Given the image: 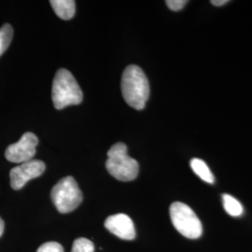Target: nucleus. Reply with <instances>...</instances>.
<instances>
[{
  "label": "nucleus",
  "instance_id": "obj_12",
  "mask_svg": "<svg viewBox=\"0 0 252 252\" xmlns=\"http://www.w3.org/2000/svg\"><path fill=\"white\" fill-rule=\"evenodd\" d=\"M13 36V29L9 24L4 25L0 28V56L9 48Z\"/></svg>",
  "mask_w": 252,
  "mask_h": 252
},
{
  "label": "nucleus",
  "instance_id": "obj_8",
  "mask_svg": "<svg viewBox=\"0 0 252 252\" xmlns=\"http://www.w3.org/2000/svg\"><path fill=\"white\" fill-rule=\"evenodd\" d=\"M105 227L111 234L124 240L135 238V225L131 218L124 213L108 217L105 221Z\"/></svg>",
  "mask_w": 252,
  "mask_h": 252
},
{
  "label": "nucleus",
  "instance_id": "obj_15",
  "mask_svg": "<svg viewBox=\"0 0 252 252\" xmlns=\"http://www.w3.org/2000/svg\"><path fill=\"white\" fill-rule=\"evenodd\" d=\"M167 7L174 11H179L183 9L188 3L187 0H167L165 1Z\"/></svg>",
  "mask_w": 252,
  "mask_h": 252
},
{
  "label": "nucleus",
  "instance_id": "obj_7",
  "mask_svg": "<svg viewBox=\"0 0 252 252\" xmlns=\"http://www.w3.org/2000/svg\"><path fill=\"white\" fill-rule=\"evenodd\" d=\"M45 171V163L40 160H30L20 163L9 172L10 186L13 189H21L29 180L36 179Z\"/></svg>",
  "mask_w": 252,
  "mask_h": 252
},
{
  "label": "nucleus",
  "instance_id": "obj_2",
  "mask_svg": "<svg viewBox=\"0 0 252 252\" xmlns=\"http://www.w3.org/2000/svg\"><path fill=\"white\" fill-rule=\"evenodd\" d=\"M52 98L56 109H63L71 105L81 104L83 94L80 85L71 73L66 69H59L55 74Z\"/></svg>",
  "mask_w": 252,
  "mask_h": 252
},
{
  "label": "nucleus",
  "instance_id": "obj_1",
  "mask_svg": "<svg viewBox=\"0 0 252 252\" xmlns=\"http://www.w3.org/2000/svg\"><path fill=\"white\" fill-rule=\"evenodd\" d=\"M122 93L130 107L137 110L145 108L150 96V84L139 66L131 64L126 67L122 77Z\"/></svg>",
  "mask_w": 252,
  "mask_h": 252
},
{
  "label": "nucleus",
  "instance_id": "obj_10",
  "mask_svg": "<svg viewBox=\"0 0 252 252\" xmlns=\"http://www.w3.org/2000/svg\"><path fill=\"white\" fill-rule=\"evenodd\" d=\"M190 167L192 171L194 172L199 178L202 180H204L207 183H214L215 178L210 171L209 167L207 166V163L204 162L203 160L198 159V158H193L190 160Z\"/></svg>",
  "mask_w": 252,
  "mask_h": 252
},
{
  "label": "nucleus",
  "instance_id": "obj_4",
  "mask_svg": "<svg viewBox=\"0 0 252 252\" xmlns=\"http://www.w3.org/2000/svg\"><path fill=\"white\" fill-rule=\"evenodd\" d=\"M170 219L176 230L189 239L199 238L203 234V226L194 211L181 202L173 203L170 208Z\"/></svg>",
  "mask_w": 252,
  "mask_h": 252
},
{
  "label": "nucleus",
  "instance_id": "obj_11",
  "mask_svg": "<svg viewBox=\"0 0 252 252\" xmlns=\"http://www.w3.org/2000/svg\"><path fill=\"white\" fill-rule=\"evenodd\" d=\"M222 202L223 207L226 212L233 217H239L243 214V207L237 199L234 198L230 194H223L222 195Z\"/></svg>",
  "mask_w": 252,
  "mask_h": 252
},
{
  "label": "nucleus",
  "instance_id": "obj_17",
  "mask_svg": "<svg viewBox=\"0 0 252 252\" xmlns=\"http://www.w3.org/2000/svg\"><path fill=\"white\" fill-rule=\"evenodd\" d=\"M4 228H5V224L3 220L0 218V237L2 236V234L4 233Z\"/></svg>",
  "mask_w": 252,
  "mask_h": 252
},
{
  "label": "nucleus",
  "instance_id": "obj_3",
  "mask_svg": "<svg viewBox=\"0 0 252 252\" xmlns=\"http://www.w3.org/2000/svg\"><path fill=\"white\" fill-rule=\"evenodd\" d=\"M106 167L113 178L121 181L135 180L139 171L138 162L128 156L126 145L121 142L109 149Z\"/></svg>",
  "mask_w": 252,
  "mask_h": 252
},
{
  "label": "nucleus",
  "instance_id": "obj_5",
  "mask_svg": "<svg viewBox=\"0 0 252 252\" xmlns=\"http://www.w3.org/2000/svg\"><path fill=\"white\" fill-rule=\"evenodd\" d=\"M51 197L57 210L63 214L75 210L83 199L78 183L72 177H65L56 183L52 189Z\"/></svg>",
  "mask_w": 252,
  "mask_h": 252
},
{
  "label": "nucleus",
  "instance_id": "obj_16",
  "mask_svg": "<svg viewBox=\"0 0 252 252\" xmlns=\"http://www.w3.org/2000/svg\"><path fill=\"white\" fill-rule=\"evenodd\" d=\"M210 2H211L212 5H214V6H216V7H221V6L227 4L229 1H228V0H212V1H210Z\"/></svg>",
  "mask_w": 252,
  "mask_h": 252
},
{
  "label": "nucleus",
  "instance_id": "obj_13",
  "mask_svg": "<svg viewBox=\"0 0 252 252\" xmlns=\"http://www.w3.org/2000/svg\"><path fill=\"white\" fill-rule=\"evenodd\" d=\"M71 252H94V246L89 239L81 237L74 241Z\"/></svg>",
  "mask_w": 252,
  "mask_h": 252
},
{
  "label": "nucleus",
  "instance_id": "obj_9",
  "mask_svg": "<svg viewBox=\"0 0 252 252\" xmlns=\"http://www.w3.org/2000/svg\"><path fill=\"white\" fill-rule=\"evenodd\" d=\"M55 14L63 20H70L76 12V2L74 0H51Z\"/></svg>",
  "mask_w": 252,
  "mask_h": 252
},
{
  "label": "nucleus",
  "instance_id": "obj_14",
  "mask_svg": "<svg viewBox=\"0 0 252 252\" xmlns=\"http://www.w3.org/2000/svg\"><path fill=\"white\" fill-rule=\"evenodd\" d=\"M36 252H64L61 244L57 242H47L42 244Z\"/></svg>",
  "mask_w": 252,
  "mask_h": 252
},
{
  "label": "nucleus",
  "instance_id": "obj_6",
  "mask_svg": "<svg viewBox=\"0 0 252 252\" xmlns=\"http://www.w3.org/2000/svg\"><path fill=\"white\" fill-rule=\"evenodd\" d=\"M38 144L37 136L31 132L25 133L18 142L9 145L5 152L6 159L10 162L23 163L33 160Z\"/></svg>",
  "mask_w": 252,
  "mask_h": 252
}]
</instances>
